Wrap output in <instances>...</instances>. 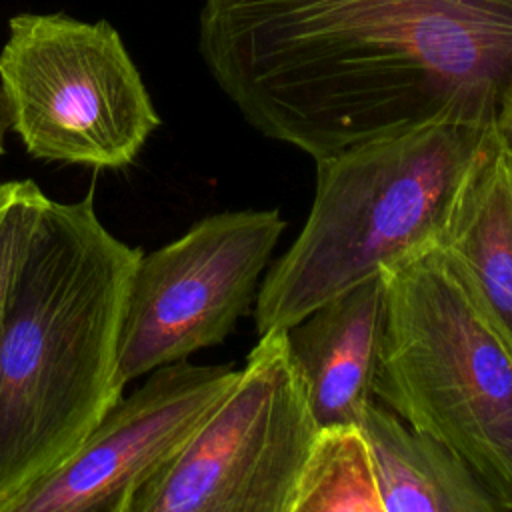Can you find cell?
Segmentation results:
<instances>
[{"label":"cell","instance_id":"4fadbf2b","mask_svg":"<svg viewBox=\"0 0 512 512\" xmlns=\"http://www.w3.org/2000/svg\"><path fill=\"white\" fill-rule=\"evenodd\" d=\"M46 198L48 196L32 180L0 184V330L12 278Z\"/></svg>","mask_w":512,"mask_h":512},{"label":"cell","instance_id":"277c9868","mask_svg":"<svg viewBox=\"0 0 512 512\" xmlns=\"http://www.w3.org/2000/svg\"><path fill=\"white\" fill-rule=\"evenodd\" d=\"M384 278L374 400L446 444L512 510V350L442 250Z\"/></svg>","mask_w":512,"mask_h":512},{"label":"cell","instance_id":"8992f818","mask_svg":"<svg viewBox=\"0 0 512 512\" xmlns=\"http://www.w3.org/2000/svg\"><path fill=\"white\" fill-rule=\"evenodd\" d=\"M318 428L286 330L260 334L232 388L128 512H290Z\"/></svg>","mask_w":512,"mask_h":512},{"label":"cell","instance_id":"5b68a950","mask_svg":"<svg viewBox=\"0 0 512 512\" xmlns=\"http://www.w3.org/2000/svg\"><path fill=\"white\" fill-rule=\"evenodd\" d=\"M10 130L38 160L116 170L160 116L118 30L64 12L16 14L0 50Z\"/></svg>","mask_w":512,"mask_h":512},{"label":"cell","instance_id":"52a82bcc","mask_svg":"<svg viewBox=\"0 0 512 512\" xmlns=\"http://www.w3.org/2000/svg\"><path fill=\"white\" fill-rule=\"evenodd\" d=\"M286 230L280 210H228L140 254L118 348L124 384L220 344L256 302L260 276Z\"/></svg>","mask_w":512,"mask_h":512},{"label":"cell","instance_id":"8fae6325","mask_svg":"<svg viewBox=\"0 0 512 512\" xmlns=\"http://www.w3.org/2000/svg\"><path fill=\"white\" fill-rule=\"evenodd\" d=\"M440 250L482 318L512 350V178L498 132L466 186Z\"/></svg>","mask_w":512,"mask_h":512},{"label":"cell","instance_id":"2e32d148","mask_svg":"<svg viewBox=\"0 0 512 512\" xmlns=\"http://www.w3.org/2000/svg\"><path fill=\"white\" fill-rule=\"evenodd\" d=\"M502 144V142H500ZM504 148V146H502ZM504 154H506V162H508V168H510V178H512V154L510 152H506V148H504Z\"/></svg>","mask_w":512,"mask_h":512},{"label":"cell","instance_id":"ba28073f","mask_svg":"<svg viewBox=\"0 0 512 512\" xmlns=\"http://www.w3.org/2000/svg\"><path fill=\"white\" fill-rule=\"evenodd\" d=\"M230 364L172 362L120 396L52 472L0 512H128L132 498L188 444L238 378Z\"/></svg>","mask_w":512,"mask_h":512},{"label":"cell","instance_id":"30bf717a","mask_svg":"<svg viewBox=\"0 0 512 512\" xmlns=\"http://www.w3.org/2000/svg\"><path fill=\"white\" fill-rule=\"evenodd\" d=\"M382 512H496L494 494L446 444L372 400L358 418Z\"/></svg>","mask_w":512,"mask_h":512},{"label":"cell","instance_id":"9c48e42d","mask_svg":"<svg viewBox=\"0 0 512 512\" xmlns=\"http://www.w3.org/2000/svg\"><path fill=\"white\" fill-rule=\"evenodd\" d=\"M386 318L384 272L330 298L286 330L318 426L358 424L374 400Z\"/></svg>","mask_w":512,"mask_h":512},{"label":"cell","instance_id":"5bb4252c","mask_svg":"<svg viewBox=\"0 0 512 512\" xmlns=\"http://www.w3.org/2000/svg\"><path fill=\"white\" fill-rule=\"evenodd\" d=\"M8 130H10V116H8V106H6L4 92L0 88V160L4 156V138H6Z\"/></svg>","mask_w":512,"mask_h":512},{"label":"cell","instance_id":"6da1fadb","mask_svg":"<svg viewBox=\"0 0 512 512\" xmlns=\"http://www.w3.org/2000/svg\"><path fill=\"white\" fill-rule=\"evenodd\" d=\"M198 24L242 118L312 160L512 116V0H204Z\"/></svg>","mask_w":512,"mask_h":512},{"label":"cell","instance_id":"7a4b0ae2","mask_svg":"<svg viewBox=\"0 0 512 512\" xmlns=\"http://www.w3.org/2000/svg\"><path fill=\"white\" fill-rule=\"evenodd\" d=\"M140 254L106 230L92 192L46 198L0 330V504L60 466L124 394L118 348Z\"/></svg>","mask_w":512,"mask_h":512},{"label":"cell","instance_id":"9a60e30c","mask_svg":"<svg viewBox=\"0 0 512 512\" xmlns=\"http://www.w3.org/2000/svg\"><path fill=\"white\" fill-rule=\"evenodd\" d=\"M496 132H498V138H500L502 146L506 148V152L512 154V116Z\"/></svg>","mask_w":512,"mask_h":512},{"label":"cell","instance_id":"3957f363","mask_svg":"<svg viewBox=\"0 0 512 512\" xmlns=\"http://www.w3.org/2000/svg\"><path fill=\"white\" fill-rule=\"evenodd\" d=\"M494 134L434 124L314 160L308 218L258 286V334L288 330L352 286L440 250Z\"/></svg>","mask_w":512,"mask_h":512},{"label":"cell","instance_id":"7c38bea8","mask_svg":"<svg viewBox=\"0 0 512 512\" xmlns=\"http://www.w3.org/2000/svg\"><path fill=\"white\" fill-rule=\"evenodd\" d=\"M290 512H382L370 448L358 424L318 428Z\"/></svg>","mask_w":512,"mask_h":512}]
</instances>
